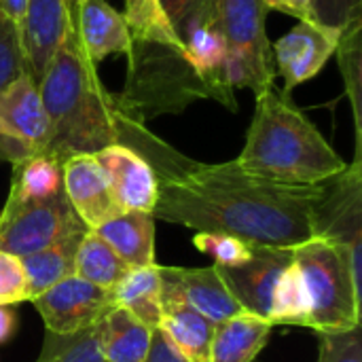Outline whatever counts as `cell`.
<instances>
[{
  "label": "cell",
  "mask_w": 362,
  "mask_h": 362,
  "mask_svg": "<svg viewBox=\"0 0 362 362\" xmlns=\"http://www.w3.org/2000/svg\"><path fill=\"white\" fill-rule=\"evenodd\" d=\"M159 329L172 346L189 361L208 362L210 344L216 325L189 308L182 299L161 286V320Z\"/></svg>",
  "instance_id": "ac0fdd59"
},
{
  "label": "cell",
  "mask_w": 362,
  "mask_h": 362,
  "mask_svg": "<svg viewBox=\"0 0 362 362\" xmlns=\"http://www.w3.org/2000/svg\"><path fill=\"white\" fill-rule=\"evenodd\" d=\"M193 246L212 257L214 265L218 267H233L244 263L250 257V242L240 240L229 233H212V231H197L193 235Z\"/></svg>",
  "instance_id": "4dcf8cb0"
},
{
  "label": "cell",
  "mask_w": 362,
  "mask_h": 362,
  "mask_svg": "<svg viewBox=\"0 0 362 362\" xmlns=\"http://www.w3.org/2000/svg\"><path fill=\"white\" fill-rule=\"evenodd\" d=\"M17 333V312L13 305H0V346H6Z\"/></svg>",
  "instance_id": "8d00e7d4"
},
{
  "label": "cell",
  "mask_w": 362,
  "mask_h": 362,
  "mask_svg": "<svg viewBox=\"0 0 362 362\" xmlns=\"http://www.w3.org/2000/svg\"><path fill=\"white\" fill-rule=\"evenodd\" d=\"M159 4L182 45L185 57L206 85L210 100L238 110L229 83L227 49L214 19V0H159Z\"/></svg>",
  "instance_id": "8992f818"
},
{
  "label": "cell",
  "mask_w": 362,
  "mask_h": 362,
  "mask_svg": "<svg viewBox=\"0 0 362 362\" xmlns=\"http://www.w3.org/2000/svg\"><path fill=\"white\" fill-rule=\"evenodd\" d=\"M153 329L123 308L110 310L100 322V354L104 362H144Z\"/></svg>",
  "instance_id": "44dd1931"
},
{
  "label": "cell",
  "mask_w": 362,
  "mask_h": 362,
  "mask_svg": "<svg viewBox=\"0 0 362 362\" xmlns=\"http://www.w3.org/2000/svg\"><path fill=\"white\" fill-rule=\"evenodd\" d=\"M318 362H362L361 327L348 333H318Z\"/></svg>",
  "instance_id": "1f68e13d"
},
{
  "label": "cell",
  "mask_w": 362,
  "mask_h": 362,
  "mask_svg": "<svg viewBox=\"0 0 362 362\" xmlns=\"http://www.w3.org/2000/svg\"><path fill=\"white\" fill-rule=\"evenodd\" d=\"M238 165L257 178L310 187L341 174L348 163L284 89L257 93Z\"/></svg>",
  "instance_id": "3957f363"
},
{
  "label": "cell",
  "mask_w": 362,
  "mask_h": 362,
  "mask_svg": "<svg viewBox=\"0 0 362 362\" xmlns=\"http://www.w3.org/2000/svg\"><path fill=\"white\" fill-rule=\"evenodd\" d=\"M115 308L127 310L148 329H159L161 320V274L159 265L129 267V272L110 288Z\"/></svg>",
  "instance_id": "7402d4cb"
},
{
  "label": "cell",
  "mask_w": 362,
  "mask_h": 362,
  "mask_svg": "<svg viewBox=\"0 0 362 362\" xmlns=\"http://www.w3.org/2000/svg\"><path fill=\"white\" fill-rule=\"evenodd\" d=\"M314 238L344 246L354 272L362 278V168L361 161L322 182V193L312 216Z\"/></svg>",
  "instance_id": "ba28073f"
},
{
  "label": "cell",
  "mask_w": 362,
  "mask_h": 362,
  "mask_svg": "<svg viewBox=\"0 0 362 362\" xmlns=\"http://www.w3.org/2000/svg\"><path fill=\"white\" fill-rule=\"evenodd\" d=\"M74 25L66 0H28L23 19V49L28 72L38 83L66 32Z\"/></svg>",
  "instance_id": "e0dca14e"
},
{
  "label": "cell",
  "mask_w": 362,
  "mask_h": 362,
  "mask_svg": "<svg viewBox=\"0 0 362 362\" xmlns=\"http://www.w3.org/2000/svg\"><path fill=\"white\" fill-rule=\"evenodd\" d=\"M100 322L72 335L45 331L42 350L36 362H104L100 354Z\"/></svg>",
  "instance_id": "f1b7e54d"
},
{
  "label": "cell",
  "mask_w": 362,
  "mask_h": 362,
  "mask_svg": "<svg viewBox=\"0 0 362 362\" xmlns=\"http://www.w3.org/2000/svg\"><path fill=\"white\" fill-rule=\"evenodd\" d=\"M64 191L76 216L87 229H98L123 210L93 155H74L64 161Z\"/></svg>",
  "instance_id": "5bb4252c"
},
{
  "label": "cell",
  "mask_w": 362,
  "mask_h": 362,
  "mask_svg": "<svg viewBox=\"0 0 362 362\" xmlns=\"http://www.w3.org/2000/svg\"><path fill=\"white\" fill-rule=\"evenodd\" d=\"M78 244H59L28 257H21V265L28 278L30 301L40 297L45 291L55 286L57 282L74 276V257Z\"/></svg>",
  "instance_id": "d4e9b609"
},
{
  "label": "cell",
  "mask_w": 362,
  "mask_h": 362,
  "mask_svg": "<svg viewBox=\"0 0 362 362\" xmlns=\"http://www.w3.org/2000/svg\"><path fill=\"white\" fill-rule=\"evenodd\" d=\"M36 85L49 119V142L42 155L64 163L74 155H95L119 142L115 93L102 85L98 66L83 51L74 25Z\"/></svg>",
  "instance_id": "7a4b0ae2"
},
{
  "label": "cell",
  "mask_w": 362,
  "mask_h": 362,
  "mask_svg": "<svg viewBox=\"0 0 362 362\" xmlns=\"http://www.w3.org/2000/svg\"><path fill=\"white\" fill-rule=\"evenodd\" d=\"M337 59L339 70L344 74L346 93L352 104L354 115V129H356V157L354 161H361V100H362V19L350 23L346 30H341L339 45H337Z\"/></svg>",
  "instance_id": "4316f807"
},
{
  "label": "cell",
  "mask_w": 362,
  "mask_h": 362,
  "mask_svg": "<svg viewBox=\"0 0 362 362\" xmlns=\"http://www.w3.org/2000/svg\"><path fill=\"white\" fill-rule=\"evenodd\" d=\"M269 322L274 327H305L308 329V295L303 286V278L295 263L286 267L280 276L274 297Z\"/></svg>",
  "instance_id": "83f0119b"
},
{
  "label": "cell",
  "mask_w": 362,
  "mask_h": 362,
  "mask_svg": "<svg viewBox=\"0 0 362 362\" xmlns=\"http://www.w3.org/2000/svg\"><path fill=\"white\" fill-rule=\"evenodd\" d=\"M25 6H28V0H0V13L13 21L21 34H23V19H25Z\"/></svg>",
  "instance_id": "74e56055"
},
{
  "label": "cell",
  "mask_w": 362,
  "mask_h": 362,
  "mask_svg": "<svg viewBox=\"0 0 362 362\" xmlns=\"http://www.w3.org/2000/svg\"><path fill=\"white\" fill-rule=\"evenodd\" d=\"M291 263L293 248L252 244L250 257L244 263L233 267H214L242 312L269 320L274 288Z\"/></svg>",
  "instance_id": "8fae6325"
},
{
  "label": "cell",
  "mask_w": 362,
  "mask_h": 362,
  "mask_svg": "<svg viewBox=\"0 0 362 362\" xmlns=\"http://www.w3.org/2000/svg\"><path fill=\"white\" fill-rule=\"evenodd\" d=\"M127 272L129 265L95 231L89 229L76 248L74 276L110 291Z\"/></svg>",
  "instance_id": "cb8c5ba5"
},
{
  "label": "cell",
  "mask_w": 362,
  "mask_h": 362,
  "mask_svg": "<svg viewBox=\"0 0 362 362\" xmlns=\"http://www.w3.org/2000/svg\"><path fill=\"white\" fill-rule=\"evenodd\" d=\"M117 127L119 142L138 151L155 172L153 218L276 248H297L314 238L312 216L322 182L280 185L246 174L235 159L193 161L119 108Z\"/></svg>",
  "instance_id": "6da1fadb"
},
{
  "label": "cell",
  "mask_w": 362,
  "mask_h": 362,
  "mask_svg": "<svg viewBox=\"0 0 362 362\" xmlns=\"http://www.w3.org/2000/svg\"><path fill=\"white\" fill-rule=\"evenodd\" d=\"M123 17L129 25L136 42L168 47V49H174L176 53H180L185 57L182 45L178 40L176 32L172 30L170 21L165 19L159 0H125Z\"/></svg>",
  "instance_id": "484cf974"
},
{
  "label": "cell",
  "mask_w": 362,
  "mask_h": 362,
  "mask_svg": "<svg viewBox=\"0 0 362 362\" xmlns=\"http://www.w3.org/2000/svg\"><path fill=\"white\" fill-rule=\"evenodd\" d=\"M261 0H214V19L227 49V70L233 89L257 93L274 87L276 66Z\"/></svg>",
  "instance_id": "5b68a950"
},
{
  "label": "cell",
  "mask_w": 362,
  "mask_h": 362,
  "mask_svg": "<svg viewBox=\"0 0 362 362\" xmlns=\"http://www.w3.org/2000/svg\"><path fill=\"white\" fill-rule=\"evenodd\" d=\"M274 325L259 316L240 312L216 325L208 362H255L267 346Z\"/></svg>",
  "instance_id": "d6986e66"
},
{
  "label": "cell",
  "mask_w": 362,
  "mask_h": 362,
  "mask_svg": "<svg viewBox=\"0 0 362 362\" xmlns=\"http://www.w3.org/2000/svg\"><path fill=\"white\" fill-rule=\"evenodd\" d=\"M78 2H81V0H66V6H68V13H70V19H72V21H74V11H76Z\"/></svg>",
  "instance_id": "f35d334b"
},
{
  "label": "cell",
  "mask_w": 362,
  "mask_h": 362,
  "mask_svg": "<svg viewBox=\"0 0 362 362\" xmlns=\"http://www.w3.org/2000/svg\"><path fill=\"white\" fill-rule=\"evenodd\" d=\"M25 72L28 59L23 49V34L0 13V93Z\"/></svg>",
  "instance_id": "f546056e"
},
{
  "label": "cell",
  "mask_w": 362,
  "mask_h": 362,
  "mask_svg": "<svg viewBox=\"0 0 362 362\" xmlns=\"http://www.w3.org/2000/svg\"><path fill=\"white\" fill-rule=\"evenodd\" d=\"M261 2L265 4L267 11H280L284 15L297 17V21H318L314 0H261Z\"/></svg>",
  "instance_id": "e575fe53"
},
{
  "label": "cell",
  "mask_w": 362,
  "mask_h": 362,
  "mask_svg": "<svg viewBox=\"0 0 362 362\" xmlns=\"http://www.w3.org/2000/svg\"><path fill=\"white\" fill-rule=\"evenodd\" d=\"M314 8L318 21L335 30L362 19V0H314Z\"/></svg>",
  "instance_id": "836d02e7"
},
{
  "label": "cell",
  "mask_w": 362,
  "mask_h": 362,
  "mask_svg": "<svg viewBox=\"0 0 362 362\" xmlns=\"http://www.w3.org/2000/svg\"><path fill=\"white\" fill-rule=\"evenodd\" d=\"M161 286L199 312L212 325H221L242 312L223 284L214 265L210 267H161Z\"/></svg>",
  "instance_id": "9a60e30c"
},
{
  "label": "cell",
  "mask_w": 362,
  "mask_h": 362,
  "mask_svg": "<svg viewBox=\"0 0 362 362\" xmlns=\"http://www.w3.org/2000/svg\"><path fill=\"white\" fill-rule=\"evenodd\" d=\"M144 362H193L189 358H185L174 346L172 341L163 335L161 329H155L153 331V337H151V348H148V354H146V361Z\"/></svg>",
  "instance_id": "d590c367"
},
{
  "label": "cell",
  "mask_w": 362,
  "mask_h": 362,
  "mask_svg": "<svg viewBox=\"0 0 362 362\" xmlns=\"http://www.w3.org/2000/svg\"><path fill=\"white\" fill-rule=\"evenodd\" d=\"M32 303L40 314L47 331L57 335H72L93 327L110 310H115L110 291L100 288L78 276H70L57 282Z\"/></svg>",
  "instance_id": "30bf717a"
},
{
  "label": "cell",
  "mask_w": 362,
  "mask_h": 362,
  "mask_svg": "<svg viewBox=\"0 0 362 362\" xmlns=\"http://www.w3.org/2000/svg\"><path fill=\"white\" fill-rule=\"evenodd\" d=\"M293 263L308 295V329L348 333L361 327V276L344 246L310 238L293 248Z\"/></svg>",
  "instance_id": "277c9868"
},
{
  "label": "cell",
  "mask_w": 362,
  "mask_h": 362,
  "mask_svg": "<svg viewBox=\"0 0 362 362\" xmlns=\"http://www.w3.org/2000/svg\"><path fill=\"white\" fill-rule=\"evenodd\" d=\"M49 142V119L36 81L25 72L0 93V161L11 165L40 155Z\"/></svg>",
  "instance_id": "9c48e42d"
},
{
  "label": "cell",
  "mask_w": 362,
  "mask_h": 362,
  "mask_svg": "<svg viewBox=\"0 0 362 362\" xmlns=\"http://www.w3.org/2000/svg\"><path fill=\"white\" fill-rule=\"evenodd\" d=\"M341 30L318 21H297L282 38L272 45L276 74L284 81V91L314 78L335 55Z\"/></svg>",
  "instance_id": "7c38bea8"
},
{
  "label": "cell",
  "mask_w": 362,
  "mask_h": 362,
  "mask_svg": "<svg viewBox=\"0 0 362 362\" xmlns=\"http://www.w3.org/2000/svg\"><path fill=\"white\" fill-rule=\"evenodd\" d=\"M93 157L123 212L153 214L157 204V178L151 163L138 151L115 142L98 151Z\"/></svg>",
  "instance_id": "4fadbf2b"
},
{
  "label": "cell",
  "mask_w": 362,
  "mask_h": 362,
  "mask_svg": "<svg viewBox=\"0 0 362 362\" xmlns=\"http://www.w3.org/2000/svg\"><path fill=\"white\" fill-rule=\"evenodd\" d=\"M87 231L66 191L42 202L4 204L0 212V250L19 259L59 244H81Z\"/></svg>",
  "instance_id": "52a82bcc"
},
{
  "label": "cell",
  "mask_w": 362,
  "mask_h": 362,
  "mask_svg": "<svg viewBox=\"0 0 362 362\" xmlns=\"http://www.w3.org/2000/svg\"><path fill=\"white\" fill-rule=\"evenodd\" d=\"M129 267L155 265V218L146 212H121L93 229Z\"/></svg>",
  "instance_id": "ffe728a7"
},
{
  "label": "cell",
  "mask_w": 362,
  "mask_h": 362,
  "mask_svg": "<svg viewBox=\"0 0 362 362\" xmlns=\"http://www.w3.org/2000/svg\"><path fill=\"white\" fill-rule=\"evenodd\" d=\"M23 301H30V288L21 259L0 250V305H17Z\"/></svg>",
  "instance_id": "d6a6232c"
},
{
  "label": "cell",
  "mask_w": 362,
  "mask_h": 362,
  "mask_svg": "<svg viewBox=\"0 0 362 362\" xmlns=\"http://www.w3.org/2000/svg\"><path fill=\"white\" fill-rule=\"evenodd\" d=\"M57 159L49 155H34L13 165L11 189L6 204L42 202L64 191V172Z\"/></svg>",
  "instance_id": "603a6c76"
},
{
  "label": "cell",
  "mask_w": 362,
  "mask_h": 362,
  "mask_svg": "<svg viewBox=\"0 0 362 362\" xmlns=\"http://www.w3.org/2000/svg\"><path fill=\"white\" fill-rule=\"evenodd\" d=\"M74 30L95 66L108 55H129L134 45L125 17L106 0H81L74 11Z\"/></svg>",
  "instance_id": "2e32d148"
}]
</instances>
